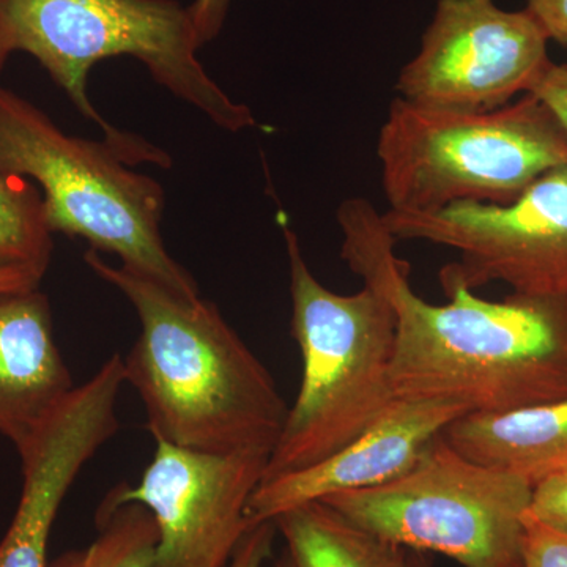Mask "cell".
<instances>
[{
	"mask_svg": "<svg viewBox=\"0 0 567 567\" xmlns=\"http://www.w3.org/2000/svg\"><path fill=\"white\" fill-rule=\"evenodd\" d=\"M342 259L395 312V401H451L470 412H507L567 398V297L511 293L491 301L446 289L432 305L410 286V265L369 200L338 210Z\"/></svg>",
	"mask_w": 567,
	"mask_h": 567,
	"instance_id": "1",
	"label": "cell"
},
{
	"mask_svg": "<svg viewBox=\"0 0 567 567\" xmlns=\"http://www.w3.org/2000/svg\"><path fill=\"white\" fill-rule=\"evenodd\" d=\"M84 260L128 298L140 319L141 333L123 364L153 439L204 453L274 451L289 406L218 306L104 262L95 249Z\"/></svg>",
	"mask_w": 567,
	"mask_h": 567,
	"instance_id": "2",
	"label": "cell"
},
{
	"mask_svg": "<svg viewBox=\"0 0 567 567\" xmlns=\"http://www.w3.org/2000/svg\"><path fill=\"white\" fill-rule=\"evenodd\" d=\"M0 24L13 51L28 52L126 164L169 167V155L104 121L87 93L89 73L104 59L130 55L153 80L203 112L213 125L238 133L257 125L204 69L192 13L177 0H0Z\"/></svg>",
	"mask_w": 567,
	"mask_h": 567,
	"instance_id": "3",
	"label": "cell"
},
{
	"mask_svg": "<svg viewBox=\"0 0 567 567\" xmlns=\"http://www.w3.org/2000/svg\"><path fill=\"white\" fill-rule=\"evenodd\" d=\"M282 234L292 297L290 333L303 377L262 483L333 456L395 402L391 363L398 322L390 300L368 284L353 295L328 289L286 223Z\"/></svg>",
	"mask_w": 567,
	"mask_h": 567,
	"instance_id": "4",
	"label": "cell"
},
{
	"mask_svg": "<svg viewBox=\"0 0 567 567\" xmlns=\"http://www.w3.org/2000/svg\"><path fill=\"white\" fill-rule=\"evenodd\" d=\"M377 156L388 210L506 205L548 171L567 166V134L533 93L483 112L398 96L380 128Z\"/></svg>",
	"mask_w": 567,
	"mask_h": 567,
	"instance_id": "5",
	"label": "cell"
},
{
	"mask_svg": "<svg viewBox=\"0 0 567 567\" xmlns=\"http://www.w3.org/2000/svg\"><path fill=\"white\" fill-rule=\"evenodd\" d=\"M0 173L37 182L52 234L82 238L171 292L200 297L196 279L164 245L163 186L130 171L106 141L70 136L2 85Z\"/></svg>",
	"mask_w": 567,
	"mask_h": 567,
	"instance_id": "6",
	"label": "cell"
},
{
	"mask_svg": "<svg viewBox=\"0 0 567 567\" xmlns=\"http://www.w3.org/2000/svg\"><path fill=\"white\" fill-rule=\"evenodd\" d=\"M533 484L458 454L443 434L406 475L320 502L395 546L435 551L462 567H524Z\"/></svg>",
	"mask_w": 567,
	"mask_h": 567,
	"instance_id": "7",
	"label": "cell"
},
{
	"mask_svg": "<svg viewBox=\"0 0 567 567\" xmlns=\"http://www.w3.org/2000/svg\"><path fill=\"white\" fill-rule=\"evenodd\" d=\"M395 241L458 252L440 274L443 290L503 282L513 293L567 297V166L555 167L506 205L457 203L435 212L382 215Z\"/></svg>",
	"mask_w": 567,
	"mask_h": 567,
	"instance_id": "8",
	"label": "cell"
},
{
	"mask_svg": "<svg viewBox=\"0 0 567 567\" xmlns=\"http://www.w3.org/2000/svg\"><path fill=\"white\" fill-rule=\"evenodd\" d=\"M548 41L527 9L503 10L495 0H439L395 91L406 102L439 110H498L533 91L551 63Z\"/></svg>",
	"mask_w": 567,
	"mask_h": 567,
	"instance_id": "9",
	"label": "cell"
},
{
	"mask_svg": "<svg viewBox=\"0 0 567 567\" xmlns=\"http://www.w3.org/2000/svg\"><path fill=\"white\" fill-rule=\"evenodd\" d=\"M155 443L137 486L118 484L100 507L140 503L151 511L158 528L153 567H227L252 527L248 503L271 451L216 454Z\"/></svg>",
	"mask_w": 567,
	"mask_h": 567,
	"instance_id": "10",
	"label": "cell"
},
{
	"mask_svg": "<svg viewBox=\"0 0 567 567\" xmlns=\"http://www.w3.org/2000/svg\"><path fill=\"white\" fill-rule=\"evenodd\" d=\"M125 383L123 357L112 354L17 447L22 487L10 527L0 539V567L50 566L51 533L63 499L85 464L117 434V402Z\"/></svg>",
	"mask_w": 567,
	"mask_h": 567,
	"instance_id": "11",
	"label": "cell"
},
{
	"mask_svg": "<svg viewBox=\"0 0 567 567\" xmlns=\"http://www.w3.org/2000/svg\"><path fill=\"white\" fill-rule=\"evenodd\" d=\"M470 413L451 401H395L368 431L308 468L265 481L248 503L252 525L341 492L383 486L406 475L427 447Z\"/></svg>",
	"mask_w": 567,
	"mask_h": 567,
	"instance_id": "12",
	"label": "cell"
},
{
	"mask_svg": "<svg viewBox=\"0 0 567 567\" xmlns=\"http://www.w3.org/2000/svg\"><path fill=\"white\" fill-rule=\"evenodd\" d=\"M74 388L47 295L0 292V435L20 447Z\"/></svg>",
	"mask_w": 567,
	"mask_h": 567,
	"instance_id": "13",
	"label": "cell"
},
{
	"mask_svg": "<svg viewBox=\"0 0 567 567\" xmlns=\"http://www.w3.org/2000/svg\"><path fill=\"white\" fill-rule=\"evenodd\" d=\"M443 439L470 461L516 473L535 487L567 468V398L507 412H470L447 425Z\"/></svg>",
	"mask_w": 567,
	"mask_h": 567,
	"instance_id": "14",
	"label": "cell"
},
{
	"mask_svg": "<svg viewBox=\"0 0 567 567\" xmlns=\"http://www.w3.org/2000/svg\"><path fill=\"white\" fill-rule=\"evenodd\" d=\"M295 567H404L406 548L357 527L323 502L275 518Z\"/></svg>",
	"mask_w": 567,
	"mask_h": 567,
	"instance_id": "15",
	"label": "cell"
},
{
	"mask_svg": "<svg viewBox=\"0 0 567 567\" xmlns=\"http://www.w3.org/2000/svg\"><path fill=\"white\" fill-rule=\"evenodd\" d=\"M99 536L87 547L65 551L48 567H153L158 528L147 507L140 503L96 513Z\"/></svg>",
	"mask_w": 567,
	"mask_h": 567,
	"instance_id": "16",
	"label": "cell"
},
{
	"mask_svg": "<svg viewBox=\"0 0 567 567\" xmlns=\"http://www.w3.org/2000/svg\"><path fill=\"white\" fill-rule=\"evenodd\" d=\"M52 251L43 194L25 178L0 173V268H28L44 276Z\"/></svg>",
	"mask_w": 567,
	"mask_h": 567,
	"instance_id": "17",
	"label": "cell"
},
{
	"mask_svg": "<svg viewBox=\"0 0 567 567\" xmlns=\"http://www.w3.org/2000/svg\"><path fill=\"white\" fill-rule=\"evenodd\" d=\"M524 525V567H567V533L544 524L529 509Z\"/></svg>",
	"mask_w": 567,
	"mask_h": 567,
	"instance_id": "18",
	"label": "cell"
},
{
	"mask_svg": "<svg viewBox=\"0 0 567 567\" xmlns=\"http://www.w3.org/2000/svg\"><path fill=\"white\" fill-rule=\"evenodd\" d=\"M529 513L544 524L567 533V472L544 477L533 487Z\"/></svg>",
	"mask_w": 567,
	"mask_h": 567,
	"instance_id": "19",
	"label": "cell"
},
{
	"mask_svg": "<svg viewBox=\"0 0 567 567\" xmlns=\"http://www.w3.org/2000/svg\"><path fill=\"white\" fill-rule=\"evenodd\" d=\"M276 533L278 528L274 520L252 525L227 567H264L274 555Z\"/></svg>",
	"mask_w": 567,
	"mask_h": 567,
	"instance_id": "20",
	"label": "cell"
},
{
	"mask_svg": "<svg viewBox=\"0 0 567 567\" xmlns=\"http://www.w3.org/2000/svg\"><path fill=\"white\" fill-rule=\"evenodd\" d=\"M529 93L546 104L567 134V63L551 62Z\"/></svg>",
	"mask_w": 567,
	"mask_h": 567,
	"instance_id": "21",
	"label": "cell"
},
{
	"mask_svg": "<svg viewBox=\"0 0 567 567\" xmlns=\"http://www.w3.org/2000/svg\"><path fill=\"white\" fill-rule=\"evenodd\" d=\"M527 10L539 22L548 40L567 47V0H527Z\"/></svg>",
	"mask_w": 567,
	"mask_h": 567,
	"instance_id": "22",
	"label": "cell"
},
{
	"mask_svg": "<svg viewBox=\"0 0 567 567\" xmlns=\"http://www.w3.org/2000/svg\"><path fill=\"white\" fill-rule=\"evenodd\" d=\"M229 6L230 0H194L193 6L189 7L194 28L203 47L208 41L215 40L221 32Z\"/></svg>",
	"mask_w": 567,
	"mask_h": 567,
	"instance_id": "23",
	"label": "cell"
},
{
	"mask_svg": "<svg viewBox=\"0 0 567 567\" xmlns=\"http://www.w3.org/2000/svg\"><path fill=\"white\" fill-rule=\"evenodd\" d=\"M43 278L28 268H0V292L39 289Z\"/></svg>",
	"mask_w": 567,
	"mask_h": 567,
	"instance_id": "24",
	"label": "cell"
},
{
	"mask_svg": "<svg viewBox=\"0 0 567 567\" xmlns=\"http://www.w3.org/2000/svg\"><path fill=\"white\" fill-rule=\"evenodd\" d=\"M404 567H432V561L425 557L424 551L406 548Z\"/></svg>",
	"mask_w": 567,
	"mask_h": 567,
	"instance_id": "25",
	"label": "cell"
},
{
	"mask_svg": "<svg viewBox=\"0 0 567 567\" xmlns=\"http://www.w3.org/2000/svg\"><path fill=\"white\" fill-rule=\"evenodd\" d=\"M13 48H11V43L9 40V35H7L6 29L0 24V71L6 66V62L9 61L11 54H13Z\"/></svg>",
	"mask_w": 567,
	"mask_h": 567,
	"instance_id": "26",
	"label": "cell"
},
{
	"mask_svg": "<svg viewBox=\"0 0 567 567\" xmlns=\"http://www.w3.org/2000/svg\"><path fill=\"white\" fill-rule=\"evenodd\" d=\"M275 567H295L293 559L290 557L289 551L284 548L282 554L276 559Z\"/></svg>",
	"mask_w": 567,
	"mask_h": 567,
	"instance_id": "27",
	"label": "cell"
},
{
	"mask_svg": "<svg viewBox=\"0 0 567 567\" xmlns=\"http://www.w3.org/2000/svg\"><path fill=\"white\" fill-rule=\"evenodd\" d=\"M565 472H567V468L565 470Z\"/></svg>",
	"mask_w": 567,
	"mask_h": 567,
	"instance_id": "28",
	"label": "cell"
}]
</instances>
